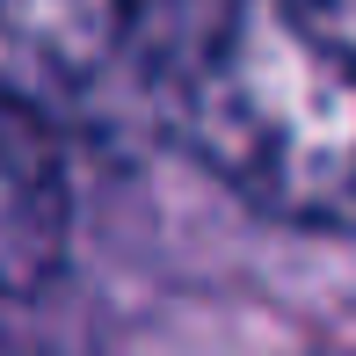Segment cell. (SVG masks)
Returning a JSON list of instances; mask_svg holds the SVG:
<instances>
[{
	"mask_svg": "<svg viewBox=\"0 0 356 356\" xmlns=\"http://www.w3.org/2000/svg\"><path fill=\"white\" fill-rule=\"evenodd\" d=\"M160 117L262 218L356 233V0H211Z\"/></svg>",
	"mask_w": 356,
	"mask_h": 356,
	"instance_id": "obj_1",
	"label": "cell"
},
{
	"mask_svg": "<svg viewBox=\"0 0 356 356\" xmlns=\"http://www.w3.org/2000/svg\"><path fill=\"white\" fill-rule=\"evenodd\" d=\"M204 8L211 0H0V44L66 95L131 80L160 109Z\"/></svg>",
	"mask_w": 356,
	"mask_h": 356,
	"instance_id": "obj_2",
	"label": "cell"
},
{
	"mask_svg": "<svg viewBox=\"0 0 356 356\" xmlns=\"http://www.w3.org/2000/svg\"><path fill=\"white\" fill-rule=\"evenodd\" d=\"M66 175L37 117L0 102V291H37L66 254Z\"/></svg>",
	"mask_w": 356,
	"mask_h": 356,
	"instance_id": "obj_3",
	"label": "cell"
}]
</instances>
